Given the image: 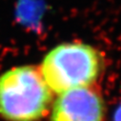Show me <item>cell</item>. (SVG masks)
<instances>
[{"label":"cell","instance_id":"cell-1","mask_svg":"<svg viewBox=\"0 0 121 121\" xmlns=\"http://www.w3.org/2000/svg\"><path fill=\"white\" fill-rule=\"evenodd\" d=\"M104 68L101 52L82 42H69L56 46L44 57L40 73L56 94L77 88L91 87Z\"/></svg>","mask_w":121,"mask_h":121},{"label":"cell","instance_id":"cell-2","mask_svg":"<svg viewBox=\"0 0 121 121\" xmlns=\"http://www.w3.org/2000/svg\"><path fill=\"white\" fill-rule=\"evenodd\" d=\"M52 99V90L34 66L15 67L0 75V115L8 121H38Z\"/></svg>","mask_w":121,"mask_h":121},{"label":"cell","instance_id":"cell-3","mask_svg":"<svg viewBox=\"0 0 121 121\" xmlns=\"http://www.w3.org/2000/svg\"><path fill=\"white\" fill-rule=\"evenodd\" d=\"M105 104L91 87L77 88L60 94L55 100L51 121H103Z\"/></svg>","mask_w":121,"mask_h":121},{"label":"cell","instance_id":"cell-4","mask_svg":"<svg viewBox=\"0 0 121 121\" xmlns=\"http://www.w3.org/2000/svg\"><path fill=\"white\" fill-rule=\"evenodd\" d=\"M113 121H121V104L116 108L113 114Z\"/></svg>","mask_w":121,"mask_h":121}]
</instances>
